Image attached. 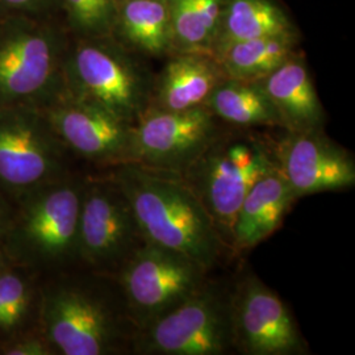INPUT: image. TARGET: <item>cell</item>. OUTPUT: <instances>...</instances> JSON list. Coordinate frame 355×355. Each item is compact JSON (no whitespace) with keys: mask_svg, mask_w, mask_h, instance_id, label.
<instances>
[{"mask_svg":"<svg viewBox=\"0 0 355 355\" xmlns=\"http://www.w3.org/2000/svg\"><path fill=\"white\" fill-rule=\"evenodd\" d=\"M40 328L55 355L132 353L137 331L114 277L82 266L41 277Z\"/></svg>","mask_w":355,"mask_h":355,"instance_id":"obj_1","label":"cell"},{"mask_svg":"<svg viewBox=\"0 0 355 355\" xmlns=\"http://www.w3.org/2000/svg\"><path fill=\"white\" fill-rule=\"evenodd\" d=\"M105 171L124 191L145 241L183 254L207 271L214 268L225 245L179 175L130 162Z\"/></svg>","mask_w":355,"mask_h":355,"instance_id":"obj_2","label":"cell"},{"mask_svg":"<svg viewBox=\"0 0 355 355\" xmlns=\"http://www.w3.org/2000/svg\"><path fill=\"white\" fill-rule=\"evenodd\" d=\"M86 175L71 173L13 204L1 248L8 262L46 277L79 266L78 229Z\"/></svg>","mask_w":355,"mask_h":355,"instance_id":"obj_3","label":"cell"},{"mask_svg":"<svg viewBox=\"0 0 355 355\" xmlns=\"http://www.w3.org/2000/svg\"><path fill=\"white\" fill-rule=\"evenodd\" d=\"M69 44L48 16L0 15V111L42 110L60 98Z\"/></svg>","mask_w":355,"mask_h":355,"instance_id":"obj_4","label":"cell"},{"mask_svg":"<svg viewBox=\"0 0 355 355\" xmlns=\"http://www.w3.org/2000/svg\"><path fill=\"white\" fill-rule=\"evenodd\" d=\"M277 167L274 144L250 132L220 130L179 178L203 204L224 245L232 248L245 196L258 179Z\"/></svg>","mask_w":355,"mask_h":355,"instance_id":"obj_5","label":"cell"},{"mask_svg":"<svg viewBox=\"0 0 355 355\" xmlns=\"http://www.w3.org/2000/svg\"><path fill=\"white\" fill-rule=\"evenodd\" d=\"M152 76L114 36L70 40L64 61V87L135 124L149 108Z\"/></svg>","mask_w":355,"mask_h":355,"instance_id":"obj_6","label":"cell"},{"mask_svg":"<svg viewBox=\"0 0 355 355\" xmlns=\"http://www.w3.org/2000/svg\"><path fill=\"white\" fill-rule=\"evenodd\" d=\"M233 349L230 292L205 280L177 306L136 331L132 353L223 355Z\"/></svg>","mask_w":355,"mask_h":355,"instance_id":"obj_7","label":"cell"},{"mask_svg":"<svg viewBox=\"0 0 355 355\" xmlns=\"http://www.w3.org/2000/svg\"><path fill=\"white\" fill-rule=\"evenodd\" d=\"M71 158L40 110L0 111V195L11 203L74 173Z\"/></svg>","mask_w":355,"mask_h":355,"instance_id":"obj_8","label":"cell"},{"mask_svg":"<svg viewBox=\"0 0 355 355\" xmlns=\"http://www.w3.org/2000/svg\"><path fill=\"white\" fill-rule=\"evenodd\" d=\"M124 191L105 170L86 175L78 229L79 266L114 277L145 243Z\"/></svg>","mask_w":355,"mask_h":355,"instance_id":"obj_9","label":"cell"},{"mask_svg":"<svg viewBox=\"0 0 355 355\" xmlns=\"http://www.w3.org/2000/svg\"><path fill=\"white\" fill-rule=\"evenodd\" d=\"M207 272L183 254L145 242L114 278L139 330L196 291Z\"/></svg>","mask_w":355,"mask_h":355,"instance_id":"obj_10","label":"cell"},{"mask_svg":"<svg viewBox=\"0 0 355 355\" xmlns=\"http://www.w3.org/2000/svg\"><path fill=\"white\" fill-rule=\"evenodd\" d=\"M220 130L218 119L207 107L148 108L132 127L129 162L179 175Z\"/></svg>","mask_w":355,"mask_h":355,"instance_id":"obj_11","label":"cell"},{"mask_svg":"<svg viewBox=\"0 0 355 355\" xmlns=\"http://www.w3.org/2000/svg\"><path fill=\"white\" fill-rule=\"evenodd\" d=\"M233 349L245 355L306 354L308 346L287 305L255 275L230 293Z\"/></svg>","mask_w":355,"mask_h":355,"instance_id":"obj_12","label":"cell"},{"mask_svg":"<svg viewBox=\"0 0 355 355\" xmlns=\"http://www.w3.org/2000/svg\"><path fill=\"white\" fill-rule=\"evenodd\" d=\"M73 157L105 170L128 164L132 124L67 91L40 110Z\"/></svg>","mask_w":355,"mask_h":355,"instance_id":"obj_13","label":"cell"},{"mask_svg":"<svg viewBox=\"0 0 355 355\" xmlns=\"http://www.w3.org/2000/svg\"><path fill=\"white\" fill-rule=\"evenodd\" d=\"M279 170L293 195L300 198L354 187L352 154L324 133L322 128L291 132L274 144Z\"/></svg>","mask_w":355,"mask_h":355,"instance_id":"obj_14","label":"cell"},{"mask_svg":"<svg viewBox=\"0 0 355 355\" xmlns=\"http://www.w3.org/2000/svg\"><path fill=\"white\" fill-rule=\"evenodd\" d=\"M227 78L215 57L207 54H173L153 82L152 110L187 111L205 107L217 85Z\"/></svg>","mask_w":355,"mask_h":355,"instance_id":"obj_15","label":"cell"},{"mask_svg":"<svg viewBox=\"0 0 355 355\" xmlns=\"http://www.w3.org/2000/svg\"><path fill=\"white\" fill-rule=\"evenodd\" d=\"M279 114L284 130L322 128L325 114L304 60L296 53L274 71L258 79Z\"/></svg>","mask_w":355,"mask_h":355,"instance_id":"obj_16","label":"cell"},{"mask_svg":"<svg viewBox=\"0 0 355 355\" xmlns=\"http://www.w3.org/2000/svg\"><path fill=\"white\" fill-rule=\"evenodd\" d=\"M297 199L279 166L258 179L245 196L233 227L232 248L252 249L279 228Z\"/></svg>","mask_w":355,"mask_h":355,"instance_id":"obj_17","label":"cell"},{"mask_svg":"<svg viewBox=\"0 0 355 355\" xmlns=\"http://www.w3.org/2000/svg\"><path fill=\"white\" fill-rule=\"evenodd\" d=\"M111 36L133 53L171 55L170 1L117 0Z\"/></svg>","mask_w":355,"mask_h":355,"instance_id":"obj_18","label":"cell"},{"mask_svg":"<svg viewBox=\"0 0 355 355\" xmlns=\"http://www.w3.org/2000/svg\"><path fill=\"white\" fill-rule=\"evenodd\" d=\"M205 107L216 119L239 128L279 127V114L258 80L224 78Z\"/></svg>","mask_w":355,"mask_h":355,"instance_id":"obj_19","label":"cell"},{"mask_svg":"<svg viewBox=\"0 0 355 355\" xmlns=\"http://www.w3.org/2000/svg\"><path fill=\"white\" fill-rule=\"evenodd\" d=\"M296 32L232 42L215 53L227 78L258 80L288 60L296 51Z\"/></svg>","mask_w":355,"mask_h":355,"instance_id":"obj_20","label":"cell"},{"mask_svg":"<svg viewBox=\"0 0 355 355\" xmlns=\"http://www.w3.org/2000/svg\"><path fill=\"white\" fill-rule=\"evenodd\" d=\"M296 32L275 0H225L215 51L232 42Z\"/></svg>","mask_w":355,"mask_h":355,"instance_id":"obj_21","label":"cell"},{"mask_svg":"<svg viewBox=\"0 0 355 355\" xmlns=\"http://www.w3.org/2000/svg\"><path fill=\"white\" fill-rule=\"evenodd\" d=\"M168 1L173 54L192 53L214 57L225 0Z\"/></svg>","mask_w":355,"mask_h":355,"instance_id":"obj_22","label":"cell"},{"mask_svg":"<svg viewBox=\"0 0 355 355\" xmlns=\"http://www.w3.org/2000/svg\"><path fill=\"white\" fill-rule=\"evenodd\" d=\"M0 304L6 321L3 341L38 329L41 277L26 267L8 262L0 270Z\"/></svg>","mask_w":355,"mask_h":355,"instance_id":"obj_23","label":"cell"},{"mask_svg":"<svg viewBox=\"0 0 355 355\" xmlns=\"http://www.w3.org/2000/svg\"><path fill=\"white\" fill-rule=\"evenodd\" d=\"M76 37L110 36L117 0H58Z\"/></svg>","mask_w":355,"mask_h":355,"instance_id":"obj_24","label":"cell"},{"mask_svg":"<svg viewBox=\"0 0 355 355\" xmlns=\"http://www.w3.org/2000/svg\"><path fill=\"white\" fill-rule=\"evenodd\" d=\"M0 355H55L41 328L0 343Z\"/></svg>","mask_w":355,"mask_h":355,"instance_id":"obj_25","label":"cell"},{"mask_svg":"<svg viewBox=\"0 0 355 355\" xmlns=\"http://www.w3.org/2000/svg\"><path fill=\"white\" fill-rule=\"evenodd\" d=\"M58 0H0V15L48 16Z\"/></svg>","mask_w":355,"mask_h":355,"instance_id":"obj_26","label":"cell"},{"mask_svg":"<svg viewBox=\"0 0 355 355\" xmlns=\"http://www.w3.org/2000/svg\"><path fill=\"white\" fill-rule=\"evenodd\" d=\"M12 214L13 204L7 200L3 195H0V245L10 225Z\"/></svg>","mask_w":355,"mask_h":355,"instance_id":"obj_27","label":"cell"},{"mask_svg":"<svg viewBox=\"0 0 355 355\" xmlns=\"http://www.w3.org/2000/svg\"><path fill=\"white\" fill-rule=\"evenodd\" d=\"M7 263H8V259H7V257H6V254H4V250H3V248H1V245H0V270L6 266Z\"/></svg>","mask_w":355,"mask_h":355,"instance_id":"obj_28","label":"cell"}]
</instances>
